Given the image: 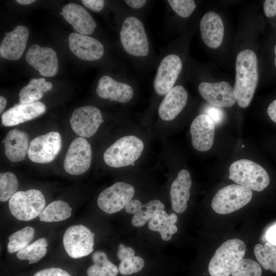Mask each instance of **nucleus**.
<instances>
[{"mask_svg":"<svg viewBox=\"0 0 276 276\" xmlns=\"http://www.w3.org/2000/svg\"><path fill=\"white\" fill-rule=\"evenodd\" d=\"M7 100L3 96L0 97V113H2L6 107Z\"/></svg>","mask_w":276,"mask_h":276,"instance_id":"nucleus-47","label":"nucleus"},{"mask_svg":"<svg viewBox=\"0 0 276 276\" xmlns=\"http://www.w3.org/2000/svg\"><path fill=\"white\" fill-rule=\"evenodd\" d=\"M255 256L266 270L276 273V248L268 242L264 245L257 244L254 247Z\"/></svg>","mask_w":276,"mask_h":276,"instance_id":"nucleus-31","label":"nucleus"},{"mask_svg":"<svg viewBox=\"0 0 276 276\" xmlns=\"http://www.w3.org/2000/svg\"><path fill=\"white\" fill-rule=\"evenodd\" d=\"M91 155L88 142L82 137L75 139L71 143L64 159L65 171L73 175L84 173L90 166Z\"/></svg>","mask_w":276,"mask_h":276,"instance_id":"nucleus-11","label":"nucleus"},{"mask_svg":"<svg viewBox=\"0 0 276 276\" xmlns=\"http://www.w3.org/2000/svg\"><path fill=\"white\" fill-rule=\"evenodd\" d=\"M263 8L265 15L268 17L276 15V0H266L264 2Z\"/></svg>","mask_w":276,"mask_h":276,"instance_id":"nucleus-43","label":"nucleus"},{"mask_svg":"<svg viewBox=\"0 0 276 276\" xmlns=\"http://www.w3.org/2000/svg\"><path fill=\"white\" fill-rule=\"evenodd\" d=\"M16 2L21 5H29L35 2L34 0H17Z\"/></svg>","mask_w":276,"mask_h":276,"instance_id":"nucleus-48","label":"nucleus"},{"mask_svg":"<svg viewBox=\"0 0 276 276\" xmlns=\"http://www.w3.org/2000/svg\"><path fill=\"white\" fill-rule=\"evenodd\" d=\"M47 239L41 238L18 251L16 257L21 260H28L29 264H33L44 257L47 252Z\"/></svg>","mask_w":276,"mask_h":276,"instance_id":"nucleus-30","label":"nucleus"},{"mask_svg":"<svg viewBox=\"0 0 276 276\" xmlns=\"http://www.w3.org/2000/svg\"><path fill=\"white\" fill-rule=\"evenodd\" d=\"M61 144V137L58 132L51 131L39 135L30 143L28 157L35 163H50L59 153Z\"/></svg>","mask_w":276,"mask_h":276,"instance_id":"nucleus-9","label":"nucleus"},{"mask_svg":"<svg viewBox=\"0 0 276 276\" xmlns=\"http://www.w3.org/2000/svg\"><path fill=\"white\" fill-rule=\"evenodd\" d=\"M124 2L133 8L139 9L143 7L147 1L145 0H126Z\"/></svg>","mask_w":276,"mask_h":276,"instance_id":"nucleus-46","label":"nucleus"},{"mask_svg":"<svg viewBox=\"0 0 276 276\" xmlns=\"http://www.w3.org/2000/svg\"><path fill=\"white\" fill-rule=\"evenodd\" d=\"M188 93L181 85L173 87L165 96L158 110L160 118L164 121L174 119L185 107Z\"/></svg>","mask_w":276,"mask_h":276,"instance_id":"nucleus-23","label":"nucleus"},{"mask_svg":"<svg viewBox=\"0 0 276 276\" xmlns=\"http://www.w3.org/2000/svg\"><path fill=\"white\" fill-rule=\"evenodd\" d=\"M33 276H71L67 271L59 268L51 267L42 269Z\"/></svg>","mask_w":276,"mask_h":276,"instance_id":"nucleus-39","label":"nucleus"},{"mask_svg":"<svg viewBox=\"0 0 276 276\" xmlns=\"http://www.w3.org/2000/svg\"><path fill=\"white\" fill-rule=\"evenodd\" d=\"M274 54H275V59H274V65H275V67H276V45H275V47H274Z\"/></svg>","mask_w":276,"mask_h":276,"instance_id":"nucleus-49","label":"nucleus"},{"mask_svg":"<svg viewBox=\"0 0 276 276\" xmlns=\"http://www.w3.org/2000/svg\"><path fill=\"white\" fill-rule=\"evenodd\" d=\"M191 185L189 172L186 169L180 170L173 181L170 191L171 205L175 212L181 213L187 209Z\"/></svg>","mask_w":276,"mask_h":276,"instance_id":"nucleus-25","label":"nucleus"},{"mask_svg":"<svg viewBox=\"0 0 276 276\" xmlns=\"http://www.w3.org/2000/svg\"><path fill=\"white\" fill-rule=\"evenodd\" d=\"M258 82V61L250 50L240 51L236 62V79L234 86L237 102L243 108L251 101Z\"/></svg>","mask_w":276,"mask_h":276,"instance_id":"nucleus-1","label":"nucleus"},{"mask_svg":"<svg viewBox=\"0 0 276 276\" xmlns=\"http://www.w3.org/2000/svg\"><path fill=\"white\" fill-rule=\"evenodd\" d=\"M232 276H261L262 269L256 262L249 259H243L237 265L232 273Z\"/></svg>","mask_w":276,"mask_h":276,"instance_id":"nucleus-35","label":"nucleus"},{"mask_svg":"<svg viewBox=\"0 0 276 276\" xmlns=\"http://www.w3.org/2000/svg\"><path fill=\"white\" fill-rule=\"evenodd\" d=\"M93 264L87 270L88 276H116L117 267L111 263L106 254L100 250L95 252L91 257Z\"/></svg>","mask_w":276,"mask_h":276,"instance_id":"nucleus-29","label":"nucleus"},{"mask_svg":"<svg viewBox=\"0 0 276 276\" xmlns=\"http://www.w3.org/2000/svg\"><path fill=\"white\" fill-rule=\"evenodd\" d=\"M0 45L1 56L7 60H17L22 55L29 37L28 28L24 26H17L15 29L5 33Z\"/></svg>","mask_w":276,"mask_h":276,"instance_id":"nucleus-18","label":"nucleus"},{"mask_svg":"<svg viewBox=\"0 0 276 276\" xmlns=\"http://www.w3.org/2000/svg\"><path fill=\"white\" fill-rule=\"evenodd\" d=\"M200 30L202 39L208 47L217 49L221 45L224 27L219 14L213 11L206 13L200 20Z\"/></svg>","mask_w":276,"mask_h":276,"instance_id":"nucleus-21","label":"nucleus"},{"mask_svg":"<svg viewBox=\"0 0 276 276\" xmlns=\"http://www.w3.org/2000/svg\"><path fill=\"white\" fill-rule=\"evenodd\" d=\"M145 262L140 256H133L120 261L119 271L123 275H128L141 271L144 267Z\"/></svg>","mask_w":276,"mask_h":276,"instance_id":"nucleus-36","label":"nucleus"},{"mask_svg":"<svg viewBox=\"0 0 276 276\" xmlns=\"http://www.w3.org/2000/svg\"><path fill=\"white\" fill-rule=\"evenodd\" d=\"M215 125L208 116L201 114L197 116L190 126L192 144L199 151H206L213 146Z\"/></svg>","mask_w":276,"mask_h":276,"instance_id":"nucleus-17","label":"nucleus"},{"mask_svg":"<svg viewBox=\"0 0 276 276\" xmlns=\"http://www.w3.org/2000/svg\"><path fill=\"white\" fill-rule=\"evenodd\" d=\"M177 220L175 214L168 215L163 210L149 221L148 227L152 231L159 232L163 240L169 241L172 239V235L177 232V227L175 224Z\"/></svg>","mask_w":276,"mask_h":276,"instance_id":"nucleus-26","label":"nucleus"},{"mask_svg":"<svg viewBox=\"0 0 276 276\" xmlns=\"http://www.w3.org/2000/svg\"><path fill=\"white\" fill-rule=\"evenodd\" d=\"M5 154L9 161L17 163L25 159L29 149L28 134L17 129L10 130L2 141Z\"/></svg>","mask_w":276,"mask_h":276,"instance_id":"nucleus-24","label":"nucleus"},{"mask_svg":"<svg viewBox=\"0 0 276 276\" xmlns=\"http://www.w3.org/2000/svg\"><path fill=\"white\" fill-rule=\"evenodd\" d=\"M143 141L134 135L120 137L104 152L103 159L109 167L121 168L131 165L144 150Z\"/></svg>","mask_w":276,"mask_h":276,"instance_id":"nucleus-4","label":"nucleus"},{"mask_svg":"<svg viewBox=\"0 0 276 276\" xmlns=\"http://www.w3.org/2000/svg\"><path fill=\"white\" fill-rule=\"evenodd\" d=\"M27 62L44 77H53L58 70V59L56 52L49 47H41L34 44L26 55Z\"/></svg>","mask_w":276,"mask_h":276,"instance_id":"nucleus-14","label":"nucleus"},{"mask_svg":"<svg viewBox=\"0 0 276 276\" xmlns=\"http://www.w3.org/2000/svg\"><path fill=\"white\" fill-rule=\"evenodd\" d=\"M18 181L15 175L11 172L0 174V201L9 200L16 192Z\"/></svg>","mask_w":276,"mask_h":276,"instance_id":"nucleus-34","label":"nucleus"},{"mask_svg":"<svg viewBox=\"0 0 276 276\" xmlns=\"http://www.w3.org/2000/svg\"><path fill=\"white\" fill-rule=\"evenodd\" d=\"M45 111V105L39 101L31 103H19L2 114V123L7 127L17 125L37 118Z\"/></svg>","mask_w":276,"mask_h":276,"instance_id":"nucleus-19","label":"nucleus"},{"mask_svg":"<svg viewBox=\"0 0 276 276\" xmlns=\"http://www.w3.org/2000/svg\"><path fill=\"white\" fill-rule=\"evenodd\" d=\"M164 208V204L158 199L152 200L143 204L140 211L132 217V225L135 227L144 226Z\"/></svg>","mask_w":276,"mask_h":276,"instance_id":"nucleus-33","label":"nucleus"},{"mask_svg":"<svg viewBox=\"0 0 276 276\" xmlns=\"http://www.w3.org/2000/svg\"><path fill=\"white\" fill-rule=\"evenodd\" d=\"M34 234V228L29 226L13 233L8 238L7 251L12 254L24 249L33 240Z\"/></svg>","mask_w":276,"mask_h":276,"instance_id":"nucleus-32","label":"nucleus"},{"mask_svg":"<svg viewBox=\"0 0 276 276\" xmlns=\"http://www.w3.org/2000/svg\"><path fill=\"white\" fill-rule=\"evenodd\" d=\"M265 237L268 242L276 246V224L269 228L266 233Z\"/></svg>","mask_w":276,"mask_h":276,"instance_id":"nucleus-44","label":"nucleus"},{"mask_svg":"<svg viewBox=\"0 0 276 276\" xmlns=\"http://www.w3.org/2000/svg\"><path fill=\"white\" fill-rule=\"evenodd\" d=\"M134 194V188L131 185L120 181L105 189L99 195L97 204L104 212L111 214L125 207Z\"/></svg>","mask_w":276,"mask_h":276,"instance_id":"nucleus-10","label":"nucleus"},{"mask_svg":"<svg viewBox=\"0 0 276 276\" xmlns=\"http://www.w3.org/2000/svg\"><path fill=\"white\" fill-rule=\"evenodd\" d=\"M70 122L74 132L84 138L94 135L104 120L97 107L88 105L76 108L73 111Z\"/></svg>","mask_w":276,"mask_h":276,"instance_id":"nucleus-12","label":"nucleus"},{"mask_svg":"<svg viewBox=\"0 0 276 276\" xmlns=\"http://www.w3.org/2000/svg\"><path fill=\"white\" fill-rule=\"evenodd\" d=\"M267 114L270 119L276 123V99L273 100L268 106Z\"/></svg>","mask_w":276,"mask_h":276,"instance_id":"nucleus-45","label":"nucleus"},{"mask_svg":"<svg viewBox=\"0 0 276 276\" xmlns=\"http://www.w3.org/2000/svg\"><path fill=\"white\" fill-rule=\"evenodd\" d=\"M203 114H206L211 118L215 125H219L224 119V111L220 108L211 105L206 107Z\"/></svg>","mask_w":276,"mask_h":276,"instance_id":"nucleus-38","label":"nucleus"},{"mask_svg":"<svg viewBox=\"0 0 276 276\" xmlns=\"http://www.w3.org/2000/svg\"><path fill=\"white\" fill-rule=\"evenodd\" d=\"M246 247L239 239L227 240L216 250L209 264L211 276H229L238 263L243 259Z\"/></svg>","mask_w":276,"mask_h":276,"instance_id":"nucleus-2","label":"nucleus"},{"mask_svg":"<svg viewBox=\"0 0 276 276\" xmlns=\"http://www.w3.org/2000/svg\"><path fill=\"white\" fill-rule=\"evenodd\" d=\"M60 14L73 26L74 30L80 34L90 35L96 27V23L92 16L78 4L69 3L64 6Z\"/></svg>","mask_w":276,"mask_h":276,"instance_id":"nucleus-20","label":"nucleus"},{"mask_svg":"<svg viewBox=\"0 0 276 276\" xmlns=\"http://www.w3.org/2000/svg\"><path fill=\"white\" fill-rule=\"evenodd\" d=\"M120 40L125 51L130 55L145 57L149 53V42L144 26L135 17L125 19L120 31Z\"/></svg>","mask_w":276,"mask_h":276,"instance_id":"nucleus-6","label":"nucleus"},{"mask_svg":"<svg viewBox=\"0 0 276 276\" xmlns=\"http://www.w3.org/2000/svg\"><path fill=\"white\" fill-rule=\"evenodd\" d=\"M182 68V61L175 54L165 57L161 61L153 81L156 94L166 95L173 87Z\"/></svg>","mask_w":276,"mask_h":276,"instance_id":"nucleus-13","label":"nucleus"},{"mask_svg":"<svg viewBox=\"0 0 276 276\" xmlns=\"http://www.w3.org/2000/svg\"><path fill=\"white\" fill-rule=\"evenodd\" d=\"M198 91L210 105L220 108L232 107L237 101L234 88L226 81L202 82Z\"/></svg>","mask_w":276,"mask_h":276,"instance_id":"nucleus-15","label":"nucleus"},{"mask_svg":"<svg viewBox=\"0 0 276 276\" xmlns=\"http://www.w3.org/2000/svg\"><path fill=\"white\" fill-rule=\"evenodd\" d=\"M72 208L62 200H56L45 206L39 215L40 221L46 222H58L69 218L72 215Z\"/></svg>","mask_w":276,"mask_h":276,"instance_id":"nucleus-28","label":"nucleus"},{"mask_svg":"<svg viewBox=\"0 0 276 276\" xmlns=\"http://www.w3.org/2000/svg\"><path fill=\"white\" fill-rule=\"evenodd\" d=\"M83 4L94 12H100L104 6L105 2L103 0H82Z\"/></svg>","mask_w":276,"mask_h":276,"instance_id":"nucleus-41","label":"nucleus"},{"mask_svg":"<svg viewBox=\"0 0 276 276\" xmlns=\"http://www.w3.org/2000/svg\"><path fill=\"white\" fill-rule=\"evenodd\" d=\"M45 205L43 194L36 189L16 192L9 200L11 214L21 221H29L39 216Z\"/></svg>","mask_w":276,"mask_h":276,"instance_id":"nucleus-5","label":"nucleus"},{"mask_svg":"<svg viewBox=\"0 0 276 276\" xmlns=\"http://www.w3.org/2000/svg\"><path fill=\"white\" fill-rule=\"evenodd\" d=\"M252 197V191L237 184L224 187L213 197L211 206L219 214H227L236 211L248 203Z\"/></svg>","mask_w":276,"mask_h":276,"instance_id":"nucleus-7","label":"nucleus"},{"mask_svg":"<svg viewBox=\"0 0 276 276\" xmlns=\"http://www.w3.org/2000/svg\"><path fill=\"white\" fill-rule=\"evenodd\" d=\"M168 2L177 15L184 18L190 16L196 7L193 0H168Z\"/></svg>","mask_w":276,"mask_h":276,"instance_id":"nucleus-37","label":"nucleus"},{"mask_svg":"<svg viewBox=\"0 0 276 276\" xmlns=\"http://www.w3.org/2000/svg\"><path fill=\"white\" fill-rule=\"evenodd\" d=\"M72 53L81 60L96 61L104 55L103 44L97 39L78 33H71L68 38Z\"/></svg>","mask_w":276,"mask_h":276,"instance_id":"nucleus-16","label":"nucleus"},{"mask_svg":"<svg viewBox=\"0 0 276 276\" xmlns=\"http://www.w3.org/2000/svg\"><path fill=\"white\" fill-rule=\"evenodd\" d=\"M143 203L137 199H131L125 206L126 211L134 215L137 213L142 209Z\"/></svg>","mask_w":276,"mask_h":276,"instance_id":"nucleus-42","label":"nucleus"},{"mask_svg":"<svg viewBox=\"0 0 276 276\" xmlns=\"http://www.w3.org/2000/svg\"><path fill=\"white\" fill-rule=\"evenodd\" d=\"M96 93L101 98L121 103L129 102L133 96V90L130 85L117 81L108 76L100 78Z\"/></svg>","mask_w":276,"mask_h":276,"instance_id":"nucleus-22","label":"nucleus"},{"mask_svg":"<svg viewBox=\"0 0 276 276\" xmlns=\"http://www.w3.org/2000/svg\"><path fill=\"white\" fill-rule=\"evenodd\" d=\"M95 234L82 224L68 227L63 236V244L67 255L78 259L88 256L94 250Z\"/></svg>","mask_w":276,"mask_h":276,"instance_id":"nucleus-8","label":"nucleus"},{"mask_svg":"<svg viewBox=\"0 0 276 276\" xmlns=\"http://www.w3.org/2000/svg\"><path fill=\"white\" fill-rule=\"evenodd\" d=\"M228 178L237 185L257 192L263 191L270 182L266 170L247 159H240L233 162L229 168Z\"/></svg>","mask_w":276,"mask_h":276,"instance_id":"nucleus-3","label":"nucleus"},{"mask_svg":"<svg viewBox=\"0 0 276 276\" xmlns=\"http://www.w3.org/2000/svg\"><path fill=\"white\" fill-rule=\"evenodd\" d=\"M117 255L121 261L124 259L134 256L135 252L132 248L120 244Z\"/></svg>","mask_w":276,"mask_h":276,"instance_id":"nucleus-40","label":"nucleus"},{"mask_svg":"<svg viewBox=\"0 0 276 276\" xmlns=\"http://www.w3.org/2000/svg\"><path fill=\"white\" fill-rule=\"evenodd\" d=\"M52 84L45 81L43 78L31 79L29 83L19 91V102L20 103H31L40 100L43 93L52 88Z\"/></svg>","mask_w":276,"mask_h":276,"instance_id":"nucleus-27","label":"nucleus"}]
</instances>
